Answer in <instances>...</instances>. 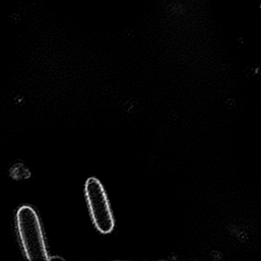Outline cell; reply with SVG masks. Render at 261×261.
Masks as SVG:
<instances>
[{
	"instance_id": "cell-1",
	"label": "cell",
	"mask_w": 261,
	"mask_h": 261,
	"mask_svg": "<svg viewBox=\"0 0 261 261\" xmlns=\"http://www.w3.org/2000/svg\"><path fill=\"white\" fill-rule=\"evenodd\" d=\"M16 227L21 246L29 260H49L42 223L36 211L30 205L18 209Z\"/></svg>"
},
{
	"instance_id": "cell-2",
	"label": "cell",
	"mask_w": 261,
	"mask_h": 261,
	"mask_svg": "<svg viewBox=\"0 0 261 261\" xmlns=\"http://www.w3.org/2000/svg\"><path fill=\"white\" fill-rule=\"evenodd\" d=\"M85 192L96 229L102 234L111 233L115 227V221L103 185L97 178L91 177L85 182Z\"/></svg>"
}]
</instances>
